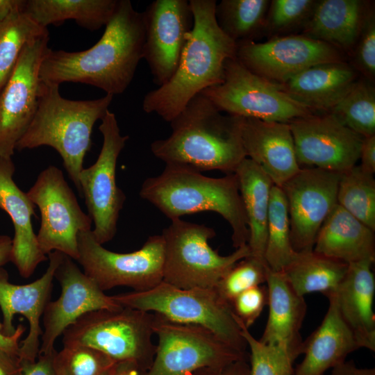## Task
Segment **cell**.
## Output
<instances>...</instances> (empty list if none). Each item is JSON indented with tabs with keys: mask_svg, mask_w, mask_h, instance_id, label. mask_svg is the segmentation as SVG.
Here are the masks:
<instances>
[{
	"mask_svg": "<svg viewBox=\"0 0 375 375\" xmlns=\"http://www.w3.org/2000/svg\"><path fill=\"white\" fill-rule=\"evenodd\" d=\"M143 12L129 0H118L115 11L99 40L81 51L52 50L46 52L40 69L44 83L88 84L106 94H119L131 84L143 58Z\"/></svg>",
	"mask_w": 375,
	"mask_h": 375,
	"instance_id": "cell-1",
	"label": "cell"
},
{
	"mask_svg": "<svg viewBox=\"0 0 375 375\" xmlns=\"http://www.w3.org/2000/svg\"><path fill=\"white\" fill-rule=\"evenodd\" d=\"M193 27L188 35L171 79L148 92L142 101L147 113L170 122L196 95L223 81L226 62L236 58V43L217 24L215 0H190Z\"/></svg>",
	"mask_w": 375,
	"mask_h": 375,
	"instance_id": "cell-2",
	"label": "cell"
},
{
	"mask_svg": "<svg viewBox=\"0 0 375 375\" xmlns=\"http://www.w3.org/2000/svg\"><path fill=\"white\" fill-rule=\"evenodd\" d=\"M242 119L222 115L199 93L170 122V135L153 141L151 151L165 164L233 174L247 158L241 139Z\"/></svg>",
	"mask_w": 375,
	"mask_h": 375,
	"instance_id": "cell-3",
	"label": "cell"
},
{
	"mask_svg": "<svg viewBox=\"0 0 375 375\" xmlns=\"http://www.w3.org/2000/svg\"><path fill=\"white\" fill-rule=\"evenodd\" d=\"M140 195L171 220L203 211L217 212L231 227L233 247L247 244V219L234 173L212 178L188 166L166 164L160 174L143 182Z\"/></svg>",
	"mask_w": 375,
	"mask_h": 375,
	"instance_id": "cell-4",
	"label": "cell"
},
{
	"mask_svg": "<svg viewBox=\"0 0 375 375\" xmlns=\"http://www.w3.org/2000/svg\"><path fill=\"white\" fill-rule=\"evenodd\" d=\"M59 86L41 81L37 111L15 149L53 148L80 192L79 175L91 147L93 126L109 110L113 95L106 94L94 100H69L60 95Z\"/></svg>",
	"mask_w": 375,
	"mask_h": 375,
	"instance_id": "cell-5",
	"label": "cell"
},
{
	"mask_svg": "<svg viewBox=\"0 0 375 375\" xmlns=\"http://www.w3.org/2000/svg\"><path fill=\"white\" fill-rule=\"evenodd\" d=\"M112 297L122 307L153 312L174 322L206 328L229 346L246 353L247 344L231 306L215 288L181 289L162 281L149 290L119 293Z\"/></svg>",
	"mask_w": 375,
	"mask_h": 375,
	"instance_id": "cell-6",
	"label": "cell"
},
{
	"mask_svg": "<svg viewBox=\"0 0 375 375\" xmlns=\"http://www.w3.org/2000/svg\"><path fill=\"white\" fill-rule=\"evenodd\" d=\"M213 228L176 219L163 229L162 281L181 289L214 288L240 260L251 256L247 244L221 256L209 244Z\"/></svg>",
	"mask_w": 375,
	"mask_h": 375,
	"instance_id": "cell-7",
	"label": "cell"
},
{
	"mask_svg": "<svg viewBox=\"0 0 375 375\" xmlns=\"http://www.w3.org/2000/svg\"><path fill=\"white\" fill-rule=\"evenodd\" d=\"M153 313L128 307L101 309L79 317L62 333L63 346L85 345L115 362L134 361L147 370L156 346L152 342Z\"/></svg>",
	"mask_w": 375,
	"mask_h": 375,
	"instance_id": "cell-8",
	"label": "cell"
},
{
	"mask_svg": "<svg viewBox=\"0 0 375 375\" xmlns=\"http://www.w3.org/2000/svg\"><path fill=\"white\" fill-rule=\"evenodd\" d=\"M221 112L288 123L315 114L280 86L247 69L236 58L224 65L223 81L201 92Z\"/></svg>",
	"mask_w": 375,
	"mask_h": 375,
	"instance_id": "cell-9",
	"label": "cell"
},
{
	"mask_svg": "<svg viewBox=\"0 0 375 375\" xmlns=\"http://www.w3.org/2000/svg\"><path fill=\"white\" fill-rule=\"evenodd\" d=\"M158 338L153 362L146 375H190L203 368L223 369L244 358L206 328L172 322L153 313Z\"/></svg>",
	"mask_w": 375,
	"mask_h": 375,
	"instance_id": "cell-10",
	"label": "cell"
},
{
	"mask_svg": "<svg viewBox=\"0 0 375 375\" xmlns=\"http://www.w3.org/2000/svg\"><path fill=\"white\" fill-rule=\"evenodd\" d=\"M78 247L76 261L103 292L118 286L142 292L162 281L164 242L161 235L149 236L138 250L117 253L97 242L89 230L78 233Z\"/></svg>",
	"mask_w": 375,
	"mask_h": 375,
	"instance_id": "cell-11",
	"label": "cell"
},
{
	"mask_svg": "<svg viewBox=\"0 0 375 375\" xmlns=\"http://www.w3.org/2000/svg\"><path fill=\"white\" fill-rule=\"evenodd\" d=\"M26 194L40 212L37 240L41 251L47 256L57 251L77 260L78 235L91 230L92 221L80 207L62 171L49 165Z\"/></svg>",
	"mask_w": 375,
	"mask_h": 375,
	"instance_id": "cell-12",
	"label": "cell"
},
{
	"mask_svg": "<svg viewBox=\"0 0 375 375\" xmlns=\"http://www.w3.org/2000/svg\"><path fill=\"white\" fill-rule=\"evenodd\" d=\"M103 144L96 162L83 169L79 175L80 194L85 202L94 227L95 240L103 244L117 233L119 212L126 200L116 182L117 158L124 148L128 135L121 134L116 116L109 110L99 127Z\"/></svg>",
	"mask_w": 375,
	"mask_h": 375,
	"instance_id": "cell-13",
	"label": "cell"
},
{
	"mask_svg": "<svg viewBox=\"0 0 375 375\" xmlns=\"http://www.w3.org/2000/svg\"><path fill=\"white\" fill-rule=\"evenodd\" d=\"M236 44V59L243 66L278 85L310 67L343 61L338 49L304 35L276 38L262 43L247 41Z\"/></svg>",
	"mask_w": 375,
	"mask_h": 375,
	"instance_id": "cell-14",
	"label": "cell"
},
{
	"mask_svg": "<svg viewBox=\"0 0 375 375\" xmlns=\"http://www.w3.org/2000/svg\"><path fill=\"white\" fill-rule=\"evenodd\" d=\"M49 35L23 48L14 72L0 94V157L12 158L38 109L40 69L49 49Z\"/></svg>",
	"mask_w": 375,
	"mask_h": 375,
	"instance_id": "cell-15",
	"label": "cell"
},
{
	"mask_svg": "<svg viewBox=\"0 0 375 375\" xmlns=\"http://www.w3.org/2000/svg\"><path fill=\"white\" fill-rule=\"evenodd\" d=\"M340 174L317 167L301 168L280 187L287 201L295 251L313 249L322 225L338 204Z\"/></svg>",
	"mask_w": 375,
	"mask_h": 375,
	"instance_id": "cell-16",
	"label": "cell"
},
{
	"mask_svg": "<svg viewBox=\"0 0 375 375\" xmlns=\"http://www.w3.org/2000/svg\"><path fill=\"white\" fill-rule=\"evenodd\" d=\"M288 123L300 167L342 173L356 165L364 138L333 114H312Z\"/></svg>",
	"mask_w": 375,
	"mask_h": 375,
	"instance_id": "cell-17",
	"label": "cell"
},
{
	"mask_svg": "<svg viewBox=\"0 0 375 375\" xmlns=\"http://www.w3.org/2000/svg\"><path fill=\"white\" fill-rule=\"evenodd\" d=\"M144 43L143 58L153 81L160 87L173 76L188 35L194 25L190 1L155 0L143 12Z\"/></svg>",
	"mask_w": 375,
	"mask_h": 375,
	"instance_id": "cell-18",
	"label": "cell"
},
{
	"mask_svg": "<svg viewBox=\"0 0 375 375\" xmlns=\"http://www.w3.org/2000/svg\"><path fill=\"white\" fill-rule=\"evenodd\" d=\"M54 278L61 286V294L56 300L50 301L44 310L39 353L54 351L56 340L82 315L101 309L122 308L65 254Z\"/></svg>",
	"mask_w": 375,
	"mask_h": 375,
	"instance_id": "cell-19",
	"label": "cell"
},
{
	"mask_svg": "<svg viewBox=\"0 0 375 375\" xmlns=\"http://www.w3.org/2000/svg\"><path fill=\"white\" fill-rule=\"evenodd\" d=\"M63 253L54 251L48 254V267L38 279L24 285L10 282L8 272L0 268V308L3 315L2 332L8 336L16 331L13 324L14 317L20 314L29 324V331L26 338L20 341L19 358L35 360L38 358L40 338L43 331L40 319L51 301L53 280L56 269Z\"/></svg>",
	"mask_w": 375,
	"mask_h": 375,
	"instance_id": "cell-20",
	"label": "cell"
},
{
	"mask_svg": "<svg viewBox=\"0 0 375 375\" xmlns=\"http://www.w3.org/2000/svg\"><path fill=\"white\" fill-rule=\"evenodd\" d=\"M241 139L247 158L256 163L274 185L281 187L301 169L288 123L243 117Z\"/></svg>",
	"mask_w": 375,
	"mask_h": 375,
	"instance_id": "cell-21",
	"label": "cell"
},
{
	"mask_svg": "<svg viewBox=\"0 0 375 375\" xmlns=\"http://www.w3.org/2000/svg\"><path fill=\"white\" fill-rule=\"evenodd\" d=\"M12 158L0 157V208L10 217L14 228L11 262L23 278H29L47 259L38 246L32 225L35 205L15 183Z\"/></svg>",
	"mask_w": 375,
	"mask_h": 375,
	"instance_id": "cell-22",
	"label": "cell"
},
{
	"mask_svg": "<svg viewBox=\"0 0 375 375\" xmlns=\"http://www.w3.org/2000/svg\"><path fill=\"white\" fill-rule=\"evenodd\" d=\"M374 262L365 260L349 264L344 278L333 294L340 316L360 348L372 351H375Z\"/></svg>",
	"mask_w": 375,
	"mask_h": 375,
	"instance_id": "cell-23",
	"label": "cell"
},
{
	"mask_svg": "<svg viewBox=\"0 0 375 375\" xmlns=\"http://www.w3.org/2000/svg\"><path fill=\"white\" fill-rule=\"evenodd\" d=\"M265 283L269 315L259 340L284 345L297 358L303 349L300 330L307 310L304 297L294 290L282 272L268 267Z\"/></svg>",
	"mask_w": 375,
	"mask_h": 375,
	"instance_id": "cell-24",
	"label": "cell"
},
{
	"mask_svg": "<svg viewBox=\"0 0 375 375\" xmlns=\"http://www.w3.org/2000/svg\"><path fill=\"white\" fill-rule=\"evenodd\" d=\"M327 312L318 328L303 342L304 357L293 375H325L360 348L339 312L335 297H328Z\"/></svg>",
	"mask_w": 375,
	"mask_h": 375,
	"instance_id": "cell-25",
	"label": "cell"
},
{
	"mask_svg": "<svg viewBox=\"0 0 375 375\" xmlns=\"http://www.w3.org/2000/svg\"><path fill=\"white\" fill-rule=\"evenodd\" d=\"M357 76L356 69L344 61L326 62L310 67L278 85L315 113L329 112Z\"/></svg>",
	"mask_w": 375,
	"mask_h": 375,
	"instance_id": "cell-26",
	"label": "cell"
},
{
	"mask_svg": "<svg viewBox=\"0 0 375 375\" xmlns=\"http://www.w3.org/2000/svg\"><path fill=\"white\" fill-rule=\"evenodd\" d=\"M313 250L348 265L374 262V231L337 204L322 225Z\"/></svg>",
	"mask_w": 375,
	"mask_h": 375,
	"instance_id": "cell-27",
	"label": "cell"
},
{
	"mask_svg": "<svg viewBox=\"0 0 375 375\" xmlns=\"http://www.w3.org/2000/svg\"><path fill=\"white\" fill-rule=\"evenodd\" d=\"M367 11L360 0H322L316 2L306 20L304 35L349 50L356 44Z\"/></svg>",
	"mask_w": 375,
	"mask_h": 375,
	"instance_id": "cell-28",
	"label": "cell"
},
{
	"mask_svg": "<svg viewBox=\"0 0 375 375\" xmlns=\"http://www.w3.org/2000/svg\"><path fill=\"white\" fill-rule=\"evenodd\" d=\"M236 175L249 229L247 245L251 256L265 261L267 226L273 182L253 160L245 158L238 165Z\"/></svg>",
	"mask_w": 375,
	"mask_h": 375,
	"instance_id": "cell-29",
	"label": "cell"
},
{
	"mask_svg": "<svg viewBox=\"0 0 375 375\" xmlns=\"http://www.w3.org/2000/svg\"><path fill=\"white\" fill-rule=\"evenodd\" d=\"M118 0H28L24 12L42 27L68 19L89 31L105 26L112 18Z\"/></svg>",
	"mask_w": 375,
	"mask_h": 375,
	"instance_id": "cell-30",
	"label": "cell"
},
{
	"mask_svg": "<svg viewBox=\"0 0 375 375\" xmlns=\"http://www.w3.org/2000/svg\"><path fill=\"white\" fill-rule=\"evenodd\" d=\"M347 268L346 262L312 249L297 252L281 272L298 294L318 292L328 298L335 293Z\"/></svg>",
	"mask_w": 375,
	"mask_h": 375,
	"instance_id": "cell-31",
	"label": "cell"
},
{
	"mask_svg": "<svg viewBox=\"0 0 375 375\" xmlns=\"http://www.w3.org/2000/svg\"><path fill=\"white\" fill-rule=\"evenodd\" d=\"M297 251L290 240V226L285 196L280 187L273 185L269 199L267 240L264 260L272 271L281 272Z\"/></svg>",
	"mask_w": 375,
	"mask_h": 375,
	"instance_id": "cell-32",
	"label": "cell"
},
{
	"mask_svg": "<svg viewBox=\"0 0 375 375\" xmlns=\"http://www.w3.org/2000/svg\"><path fill=\"white\" fill-rule=\"evenodd\" d=\"M267 0H222L215 15L222 31L235 43L253 41L264 26Z\"/></svg>",
	"mask_w": 375,
	"mask_h": 375,
	"instance_id": "cell-33",
	"label": "cell"
},
{
	"mask_svg": "<svg viewBox=\"0 0 375 375\" xmlns=\"http://www.w3.org/2000/svg\"><path fill=\"white\" fill-rule=\"evenodd\" d=\"M49 35L47 28L37 24L24 12L0 22V94L15 71L24 46Z\"/></svg>",
	"mask_w": 375,
	"mask_h": 375,
	"instance_id": "cell-34",
	"label": "cell"
},
{
	"mask_svg": "<svg viewBox=\"0 0 375 375\" xmlns=\"http://www.w3.org/2000/svg\"><path fill=\"white\" fill-rule=\"evenodd\" d=\"M374 174L355 165L341 173L337 202L345 210L375 231V180Z\"/></svg>",
	"mask_w": 375,
	"mask_h": 375,
	"instance_id": "cell-35",
	"label": "cell"
},
{
	"mask_svg": "<svg viewBox=\"0 0 375 375\" xmlns=\"http://www.w3.org/2000/svg\"><path fill=\"white\" fill-rule=\"evenodd\" d=\"M329 112L362 137L375 135L374 88L357 81Z\"/></svg>",
	"mask_w": 375,
	"mask_h": 375,
	"instance_id": "cell-36",
	"label": "cell"
},
{
	"mask_svg": "<svg viewBox=\"0 0 375 375\" xmlns=\"http://www.w3.org/2000/svg\"><path fill=\"white\" fill-rule=\"evenodd\" d=\"M234 317L250 349V375H293V363L297 358L288 347L261 342L251 335L235 314Z\"/></svg>",
	"mask_w": 375,
	"mask_h": 375,
	"instance_id": "cell-37",
	"label": "cell"
},
{
	"mask_svg": "<svg viewBox=\"0 0 375 375\" xmlns=\"http://www.w3.org/2000/svg\"><path fill=\"white\" fill-rule=\"evenodd\" d=\"M115 361L85 345L63 346L54 358L56 375H108Z\"/></svg>",
	"mask_w": 375,
	"mask_h": 375,
	"instance_id": "cell-38",
	"label": "cell"
},
{
	"mask_svg": "<svg viewBox=\"0 0 375 375\" xmlns=\"http://www.w3.org/2000/svg\"><path fill=\"white\" fill-rule=\"evenodd\" d=\"M267 268L265 261L249 256L238 261L214 288L231 305L240 293L265 283Z\"/></svg>",
	"mask_w": 375,
	"mask_h": 375,
	"instance_id": "cell-39",
	"label": "cell"
},
{
	"mask_svg": "<svg viewBox=\"0 0 375 375\" xmlns=\"http://www.w3.org/2000/svg\"><path fill=\"white\" fill-rule=\"evenodd\" d=\"M316 1L312 0H274L269 6L266 27L271 31H282L309 17Z\"/></svg>",
	"mask_w": 375,
	"mask_h": 375,
	"instance_id": "cell-40",
	"label": "cell"
},
{
	"mask_svg": "<svg viewBox=\"0 0 375 375\" xmlns=\"http://www.w3.org/2000/svg\"><path fill=\"white\" fill-rule=\"evenodd\" d=\"M355 65L367 78L375 75V18L372 10L367 12L356 44Z\"/></svg>",
	"mask_w": 375,
	"mask_h": 375,
	"instance_id": "cell-41",
	"label": "cell"
},
{
	"mask_svg": "<svg viewBox=\"0 0 375 375\" xmlns=\"http://www.w3.org/2000/svg\"><path fill=\"white\" fill-rule=\"evenodd\" d=\"M267 303V288L258 285L240 293L232 301L231 306L235 316L249 329Z\"/></svg>",
	"mask_w": 375,
	"mask_h": 375,
	"instance_id": "cell-42",
	"label": "cell"
},
{
	"mask_svg": "<svg viewBox=\"0 0 375 375\" xmlns=\"http://www.w3.org/2000/svg\"><path fill=\"white\" fill-rule=\"evenodd\" d=\"M57 351L38 353L35 360L19 358L20 375H56L54 358Z\"/></svg>",
	"mask_w": 375,
	"mask_h": 375,
	"instance_id": "cell-43",
	"label": "cell"
},
{
	"mask_svg": "<svg viewBox=\"0 0 375 375\" xmlns=\"http://www.w3.org/2000/svg\"><path fill=\"white\" fill-rule=\"evenodd\" d=\"M360 167L365 172H375V135L364 138L360 152Z\"/></svg>",
	"mask_w": 375,
	"mask_h": 375,
	"instance_id": "cell-44",
	"label": "cell"
},
{
	"mask_svg": "<svg viewBox=\"0 0 375 375\" xmlns=\"http://www.w3.org/2000/svg\"><path fill=\"white\" fill-rule=\"evenodd\" d=\"M25 331L24 326L19 324L12 335H6L2 332V324L0 322V349L11 355L18 356L20 347L19 340Z\"/></svg>",
	"mask_w": 375,
	"mask_h": 375,
	"instance_id": "cell-45",
	"label": "cell"
},
{
	"mask_svg": "<svg viewBox=\"0 0 375 375\" xmlns=\"http://www.w3.org/2000/svg\"><path fill=\"white\" fill-rule=\"evenodd\" d=\"M329 375H375V368L358 367L353 360H345L332 368Z\"/></svg>",
	"mask_w": 375,
	"mask_h": 375,
	"instance_id": "cell-46",
	"label": "cell"
},
{
	"mask_svg": "<svg viewBox=\"0 0 375 375\" xmlns=\"http://www.w3.org/2000/svg\"><path fill=\"white\" fill-rule=\"evenodd\" d=\"M147 369L134 361L116 362L108 375H146Z\"/></svg>",
	"mask_w": 375,
	"mask_h": 375,
	"instance_id": "cell-47",
	"label": "cell"
},
{
	"mask_svg": "<svg viewBox=\"0 0 375 375\" xmlns=\"http://www.w3.org/2000/svg\"><path fill=\"white\" fill-rule=\"evenodd\" d=\"M0 375H20L19 357L0 349Z\"/></svg>",
	"mask_w": 375,
	"mask_h": 375,
	"instance_id": "cell-48",
	"label": "cell"
},
{
	"mask_svg": "<svg viewBox=\"0 0 375 375\" xmlns=\"http://www.w3.org/2000/svg\"><path fill=\"white\" fill-rule=\"evenodd\" d=\"M26 0H0V22L12 15L24 12Z\"/></svg>",
	"mask_w": 375,
	"mask_h": 375,
	"instance_id": "cell-49",
	"label": "cell"
},
{
	"mask_svg": "<svg viewBox=\"0 0 375 375\" xmlns=\"http://www.w3.org/2000/svg\"><path fill=\"white\" fill-rule=\"evenodd\" d=\"M222 375H250L247 358H241L222 370Z\"/></svg>",
	"mask_w": 375,
	"mask_h": 375,
	"instance_id": "cell-50",
	"label": "cell"
},
{
	"mask_svg": "<svg viewBox=\"0 0 375 375\" xmlns=\"http://www.w3.org/2000/svg\"><path fill=\"white\" fill-rule=\"evenodd\" d=\"M12 238L6 235H0V268L11 262Z\"/></svg>",
	"mask_w": 375,
	"mask_h": 375,
	"instance_id": "cell-51",
	"label": "cell"
},
{
	"mask_svg": "<svg viewBox=\"0 0 375 375\" xmlns=\"http://www.w3.org/2000/svg\"><path fill=\"white\" fill-rule=\"evenodd\" d=\"M190 375H222V369L215 368H203L194 372Z\"/></svg>",
	"mask_w": 375,
	"mask_h": 375,
	"instance_id": "cell-52",
	"label": "cell"
}]
</instances>
